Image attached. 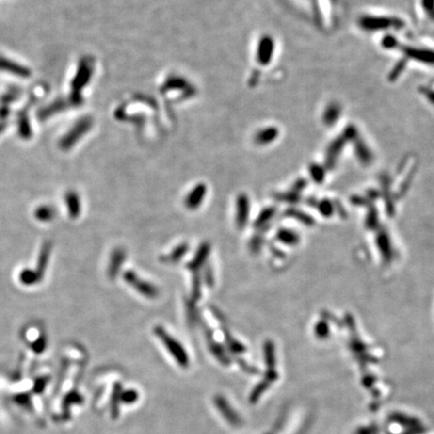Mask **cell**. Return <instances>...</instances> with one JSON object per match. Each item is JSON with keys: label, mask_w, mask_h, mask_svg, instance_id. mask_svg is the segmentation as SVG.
<instances>
[{"label": "cell", "mask_w": 434, "mask_h": 434, "mask_svg": "<svg viewBox=\"0 0 434 434\" xmlns=\"http://www.w3.org/2000/svg\"><path fill=\"white\" fill-rule=\"evenodd\" d=\"M154 332H155V335L157 336L158 339L163 343L167 351L169 352V354L176 361L178 365L181 368H187L190 364V359L182 344L178 340H176L173 336L168 334L166 330L161 326H157L154 329Z\"/></svg>", "instance_id": "obj_1"}, {"label": "cell", "mask_w": 434, "mask_h": 434, "mask_svg": "<svg viewBox=\"0 0 434 434\" xmlns=\"http://www.w3.org/2000/svg\"><path fill=\"white\" fill-rule=\"evenodd\" d=\"M125 282L129 286H131L140 295H142L148 299H156L159 296V289L157 287L144 281L140 276H138L132 271H126L123 274Z\"/></svg>", "instance_id": "obj_2"}, {"label": "cell", "mask_w": 434, "mask_h": 434, "mask_svg": "<svg viewBox=\"0 0 434 434\" xmlns=\"http://www.w3.org/2000/svg\"><path fill=\"white\" fill-rule=\"evenodd\" d=\"M213 403L218 412L225 418V421L232 427H241L242 425V419L237 413L228 400L220 394L215 395L213 398Z\"/></svg>", "instance_id": "obj_3"}, {"label": "cell", "mask_w": 434, "mask_h": 434, "mask_svg": "<svg viewBox=\"0 0 434 434\" xmlns=\"http://www.w3.org/2000/svg\"><path fill=\"white\" fill-rule=\"evenodd\" d=\"M206 194V188L203 184L196 186L186 197L184 204L189 210H196L203 202Z\"/></svg>", "instance_id": "obj_4"}, {"label": "cell", "mask_w": 434, "mask_h": 434, "mask_svg": "<svg viewBox=\"0 0 434 434\" xmlns=\"http://www.w3.org/2000/svg\"><path fill=\"white\" fill-rule=\"evenodd\" d=\"M209 254H210V244L208 242H203L199 246L198 250L196 251L194 258L188 263L187 268L196 273L201 267H203V264L205 263Z\"/></svg>", "instance_id": "obj_5"}, {"label": "cell", "mask_w": 434, "mask_h": 434, "mask_svg": "<svg viewBox=\"0 0 434 434\" xmlns=\"http://www.w3.org/2000/svg\"><path fill=\"white\" fill-rule=\"evenodd\" d=\"M125 257H126L125 251L122 248H116L113 253H112L108 269V274L111 278H115L118 275L122 268V264L125 260Z\"/></svg>", "instance_id": "obj_6"}, {"label": "cell", "mask_w": 434, "mask_h": 434, "mask_svg": "<svg viewBox=\"0 0 434 434\" xmlns=\"http://www.w3.org/2000/svg\"><path fill=\"white\" fill-rule=\"evenodd\" d=\"M65 205L68 215L72 219H76L80 216L81 211V203L77 192L69 191L65 194Z\"/></svg>", "instance_id": "obj_7"}, {"label": "cell", "mask_w": 434, "mask_h": 434, "mask_svg": "<svg viewBox=\"0 0 434 434\" xmlns=\"http://www.w3.org/2000/svg\"><path fill=\"white\" fill-rule=\"evenodd\" d=\"M236 225L239 228H243L247 221L248 200L245 195H241L236 203Z\"/></svg>", "instance_id": "obj_8"}, {"label": "cell", "mask_w": 434, "mask_h": 434, "mask_svg": "<svg viewBox=\"0 0 434 434\" xmlns=\"http://www.w3.org/2000/svg\"><path fill=\"white\" fill-rule=\"evenodd\" d=\"M208 340V344H209V349L211 351L212 355L219 361V363H221L223 366H228L230 365V358L228 357V355L226 354L225 348H223L220 344L216 343L215 341H213L211 339V337H207Z\"/></svg>", "instance_id": "obj_9"}, {"label": "cell", "mask_w": 434, "mask_h": 434, "mask_svg": "<svg viewBox=\"0 0 434 434\" xmlns=\"http://www.w3.org/2000/svg\"><path fill=\"white\" fill-rule=\"evenodd\" d=\"M55 209L50 206V205H39L35 208L34 212H33V216L34 218L41 223H48V222H51L54 217H55Z\"/></svg>", "instance_id": "obj_10"}, {"label": "cell", "mask_w": 434, "mask_h": 434, "mask_svg": "<svg viewBox=\"0 0 434 434\" xmlns=\"http://www.w3.org/2000/svg\"><path fill=\"white\" fill-rule=\"evenodd\" d=\"M189 246L187 243H181L180 245L176 246L172 251L170 255H168L166 257H164L162 258L163 261L165 262H169V263H175L180 261L183 257L188 253Z\"/></svg>", "instance_id": "obj_11"}, {"label": "cell", "mask_w": 434, "mask_h": 434, "mask_svg": "<svg viewBox=\"0 0 434 434\" xmlns=\"http://www.w3.org/2000/svg\"><path fill=\"white\" fill-rule=\"evenodd\" d=\"M122 384L116 383L114 386L113 393H112L111 399V413L112 417L117 419L119 416V406L121 404V393H122Z\"/></svg>", "instance_id": "obj_12"}, {"label": "cell", "mask_w": 434, "mask_h": 434, "mask_svg": "<svg viewBox=\"0 0 434 434\" xmlns=\"http://www.w3.org/2000/svg\"><path fill=\"white\" fill-rule=\"evenodd\" d=\"M270 384H271L270 382L264 380V381H261L258 385H257L253 389V391H251V393L249 395V402L251 404H256L260 399V397L262 396L264 392L269 389Z\"/></svg>", "instance_id": "obj_13"}, {"label": "cell", "mask_w": 434, "mask_h": 434, "mask_svg": "<svg viewBox=\"0 0 434 434\" xmlns=\"http://www.w3.org/2000/svg\"><path fill=\"white\" fill-rule=\"evenodd\" d=\"M0 68L3 69H7V71H11L13 72V74L16 75H19L21 77H26L29 76L30 73L25 67H22L20 65H16L15 64H11L10 62H7L6 60L0 59Z\"/></svg>", "instance_id": "obj_14"}, {"label": "cell", "mask_w": 434, "mask_h": 434, "mask_svg": "<svg viewBox=\"0 0 434 434\" xmlns=\"http://www.w3.org/2000/svg\"><path fill=\"white\" fill-rule=\"evenodd\" d=\"M138 399H139L138 391H136L134 389H129V390L122 391V393H121V403L131 405V404L136 403L138 401Z\"/></svg>", "instance_id": "obj_15"}, {"label": "cell", "mask_w": 434, "mask_h": 434, "mask_svg": "<svg viewBox=\"0 0 434 434\" xmlns=\"http://www.w3.org/2000/svg\"><path fill=\"white\" fill-rule=\"evenodd\" d=\"M226 344H227V347L229 348V350L232 353L241 354V353H243L245 351V347L242 344H241L240 342H237L236 340H234L232 337H230L228 334L226 335Z\"/></svg>", "instance_id": "obj_16"}, {"label": "cell", "mask_w": 434, "mask_h": 434, "mask_svg": "<svg viewBox=\"0 0 434 434\" xmlns=\"http://www.w3.org/2000/svg\"><path fill=\"white\" fill-rule=\"evenodd\" d=\"M201 282H200V277L197 273H195L194 276V282H193V301H197L200 298L201 295Z\"/></svg>", "instance_id": "obj_17"}]
</instances>
